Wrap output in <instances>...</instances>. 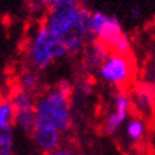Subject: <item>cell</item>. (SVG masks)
Segmentation results:
<instances>
[{"mask_svg": "<svg viewBox=\"0 0 155 155\" xmlns=\"http://www.w3.org/2000/svg\"><path fill=\"white\" fill-rule=\"evenodd\" d=\"M41 2H43V5L46 6V7H47V10H48L53 5H54V2H57V0H41Z\"/></svg>", "mask_w": 155, "mask_h": 155, "instance_id": "cell-18", "label": "cell"}, {"mask_svg": "<svg viewBox=\"0 0 155 155\" xmlns=\"http://www.w3.org/2000/svg\"><path fill=\"white\" fill-rule=\"evenodd\" d=\"M131 107H132V98L125 91L118 90L117 93L114 94L113 111L108 114L107 118H105V124H104L105 132L114 134L124 124H127V121L130 120L128 117H130V113H131Z\"/></svg>", "mask_w": 155, "mask_h": 155, "instance_id": "cell-6", "label": "cell"}, {"mask_svg": "<svg viewBox=\"0 0 155 155\" xmlns=\"http://www.w3.org/2000/svg\"><path fill=\"white\" fill-rule=\"evenodd\" d=\"M40 81H38V75L34 68L31 70H24L19 77V90L27 91V93H33L34 90H37Z\"/></svg>", "mask_w": 155, "mask_h": 155, "instance_id": "cell-13", "label": "cell"}, {"mask_svg": "<svg viewBox=\"0 0 155 155\" xmlns=\"http://www.w3.org/2000/svg\"><path fill=\"white\" fill-rule=\"evenodd\" d=\"M61 134L63 132H60L57 128L37 121L30 137L38 152L48 155L61 147Z\"/></svg>", "mask_w": 155, "mask_h": 155, "instance_id": "cell-7", "label": "cell"}, {"mask_svg": "<svg viewBox=\"0 0 155 155\" xmlns=\"http://www.w3.org/2000/svg\"><path fill=\"white\" fill-rule=\"evenodd\" d=\"M147 134V124L144 122L142 118L132 117L130 118L125 124V135L128 137V140L132 142L141 141Z\"/></svg>", "mask_w": 155, "mask_h": 155, "instance_id": "cell-11", "label": "cell"}, {"mask_svg": "<svg viewBox=\"0 0 155 155\" xmlns=\"http://www.w3.org/2000/svg\"><path fill=\"white\" fill-rule=\"evenodd\" d=\"M10 100L14 105L16 113H24V111H34L36 110V100L33 97V93L17 90L13 93Z\"/></svg>", "mask_w": 155, "mask_h": 155, "instance_id": "cell-10", "label": "cell"}, {"mask_svg": "<svg viewBox=\"0 0 155 155\" xmlns=\"http://www.w3.org/2000/svg\"><path fill=\"white\" fill-rule=\"evenodd\" d=\"M68 54L67 48L57 40L46 24L38 26L28 40L27 58L34 70H46L56 60Z\"/></svg>", "mask_w": 155, "mask_h": 155, "instance_id": "cell-3", "label": "cell"}, {"mask_svg": "<svg viewBox=\"0 0 155 155\" xmlns=\"http://www.w3.org/2000/svg\"><path fill=\"white\" fill-rule=\"evenodd\" d=\"M48 155H80L75 150L70 148V147H60V148H57L56 151H53L51 154Z\"/></svg>", "mask_w": 155, "mask_h": 155, "instance_id": "cell-15", "label": "cell"}, {"mask_svg": "<svg viewBox=\"0 0 155 155\" xmlns=\"http://www.w3.org/2000/svg\"><path fill=\"white\" fill-rule=\"evenodd\" d=\"M90 30L93 38L103 41L111 50V53L130 56L131 41L122 31V26L115 16L104 12H93Z\"/></svg>", "mask_w": 155, "mask_h": 155, "instance_id": "cell-4", "label": "cell"}, {"mask_svg": "<svg viewBox=\"0 0 155 155\" xmlns=\"http://www.w3.org/2000/svg\"><path fill=\"white\" fill-rule=\"evenodd\" d=\"M2 100H3V98H2V94H0V103H2Z\"/></svg>", "mask_w": 155, "mask_h": 155, "instance_id": "cell-20", "label": "cell"}, {"mask_svg": "<svg viewBox=\"0 0 155 155\" xmlns=\"http://www.w3.org/2000/svg\"><path fill=\"white\" fill-rule=\"evenodd\" d=\"M91 12L80 0H57L47 10L44 24L67 48L68 54H78L91 38Z\"/></svg>", "mask_w": 155, "mask_h": 155, "instance_id": "cell-1", "label": "cell"}, {"mask_svg": "<svg viewBox=\"0 0 155 155\" xmlns=\"http://www.w3.org/2000/svg\"><path fill=\"white\" fill-rule=\"evenodd\" d=\"M141 7L140 6H132V9H131V16H132V19H135V20H138L140 17H141Z\"/></svg>", "mask_w": 155, "mask_h": 155, "instance_id": "cell-17", "label": "cell"}, {"mask_svg": "<svg viewBox=\"0 0 155 155\" xmlns=\"http://www.w3.org/2000/svg\"><path fill=\"white\" fill-rule=\"evenodd\" d=\"M83 51H84V66L88 70L97 71L103 66L104 61L108 58V56L111 54V50L103 41H100L97 38L90 40Z\"/></svg>", "mask_w": 155, "mask_h": 155, "instance_id": "cell-8", "label": "cell"}, {"mask_svg": "<svg viewBox=\"0 0 155 155\" xmlns=\"http://www.w3.org/2000/svg\"><path fill=\"white\" fill-rule=\"evenodd\" d=\"M97 73L100 78L108 84L124 87L134 77V61L130 56L111 53Z\"/></svg>", "mask_w": 155, "mask_h": 155, "instance_id": "cell-5", "label": "cell"}, {"mask_svg": "<svg viewBox=\"0 0 155 155\" xmlns=\"http://www.w3.org/2000/svg\"><path fill=\"white\" fill-rule=\"evenodd\" d=\"M78 90L81 91V94H84V95H87L91 91V87H90V84H88V81H83L80 85H78Z\"/></svg>", "mask_w": 155, "mask_h": 155, "instance_id": "cell-16", "label": "cell"}, {"mask_svg": "<svg viewBox=\"0 0 155 155\" xmlns=\"http://www.w3.org/2000/svg\"><path fill=\"white\" fill-rule=\"evenodd\" d=\"M155 103V90L154 87L147 84L138 85L135 90V94L132 95V104H135V107L140 110V113L150 114L154 108Z\"/></svg>", "mask_w": 155, "mask_h": 155, "instance_id": "cell-9", "label": "cell"}, {"mask_svg": "<svg viewBox=\"0 0 155 155\" xmlns=\"http://www.w3.org/2000/svg\"><path fill=\"white\" fill-rule=\"evenodd\" d=\"M36 117L38 122H44L60 132H66L73 121L70 94L57 87L46 91L36 101Z\"/></svg>", "mask_w": 155, "mask_h": 155, "instance_id": "cell-2", "label": "cell"}, {"mask_svg": "<svg viewBox=\"0 0 155 155\" xmlns=\"http://www.w3.org/2000/svg\"><path fill=\"white\" fill-rule=\"evenodd\" d=\"M16 120V110L12 100H2L0 103V130L13 128Z\"/></svg>", "mask_w": 155, "mask_h": 155, "instance_id": "cell-12", "label": "cell"}, {"mask_svg": "<svg viewBox=\"0 0 155 155\" xmlns=\"http://www.w3.org/2000/svg\"><path fill=\"white\" fill-rule=\"evenodd\" d=\"M0 155H14L13 128L0 130Z\"/></svg>", "mask_w": 155, "mask_h": 155, "instance_id": "cell-14", "label": "cell"}, {"mask_svg": "<svg viewBox=\"0 0 155 155\" xmlns=\"http://www.w3.org/2000/svg\"><path fill=\"white\" fill-rule=\"evenodd\" d=\"M30 155H43V154H41V152H38V151H37V152H33V154H30Z\"/></svg>", "mask_w": 155, "mask_h": 155, "instance_id": "cell-19", "label": "cell"}]
</instances>
